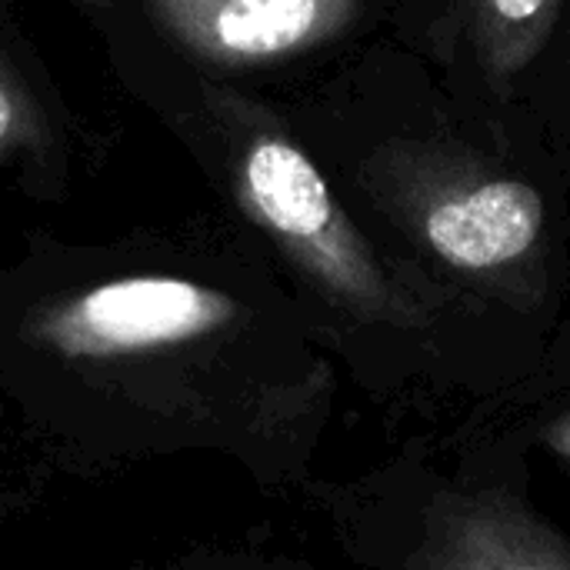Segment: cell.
<instances>
[{
  "instance_id": "cell-1",
  "label": "cell",
  "mask_w": 570,
  "mask_h": 570,
  "mask_svg": "<svg viewBox=\"0 0 570 570\" xmlns=\"http://www.w3.org/2000/svg\"><path fill=\"white\" fill-rule=\"evenodd\" d=\"M200 94L207 130L244 217L341 311L364 321H411L417 304L287 120L217 80Z\"/></svg>"
},
{
  "instance_id": "cell-2",
  "label": "cell",
  "mask_w": 570,
  "mask_h": 570,
  "mask_svg": "<svg viewBox=\"0 0 570 570\" xmlns=\"http://www.w3.org/2000/svg\"><path fill=\"white\" fill-rule=\"evenodd\" d=\"M570 0H394V40L454 94L514 107L548 77Z\"/></svg>"
},
{
  "instance_id": "cell-3",
  "label": "cell",
  "mask_w": 570,
  "mask_h": 570,
  "mask_svg": "<svg viewBox=\"0 0 570 570\" xmlns=\"http://www.w3.org/2000/svg\"><path fill=\"white\" fill-rule=\"evenodd\" d=\"M240 317L230 294L174 274L94 284L40 311L37 337L60 357L130 361L177 344H200Z\"/></svg>"
},
{
  "instance_id": "cell-4",
  "label": "cell",
  "mask_w": 570,
  "mask_h": 570,
  "mask_svg": "<svg viewBox=\"0 0 570 570\" xmlns=\"http://www.w3.org/2000/svg\"><path fill=\"white\" fill-rule=\"evenodd\" d=\"M157 30L207 67H264L354 37L381 0H144Z\"/></svg>"
},
{
  "instance_id": "cell-5",
  "label": "cell",
  "mask_w": 570,
  "mask_h": 570,
  "mask_svg": "<svg viewBox=\"0 0 570 570\" xmlns=\"http://www.w3.org/2000/svg\"><path fill=\"white\" fill-rule=\"evenodd\" d=\"M63 154L67 127L53 83L0 0V170L20 164L53 174Z\"/></svg>"
},
{
  "instance_id": "cell-6",
  "label": "cell",
  "mask_w": 570,
  "mask_h": 570,
  "mask_svg": "<svg viewBox=\"0 0 570 570\" xmlns=\"http://www.w3.org/2000/svg\"><path fill=\"white\" fill-rule=\"evenodd\" d=\"M428 570H570L534 524L494 504H458L434 521Z\"/></svg>"
},
{
  "instance_id": "cell-7",
  "label": "cell",
  "mask_w": 570,
  "mask_h": 570,
  "mask_svg": "<svg viewBox=\"0 0 570 570\" xmlns=\"http://www.w3.org/2000/svg\"><path fill=\"white\" fill-rule=\"evenodd\" d=\"M554 70H558V80H561V87H564L570 104V17L568 27H564V40H561V47H558V57H554Z\"/></svg>"
},
{
  "instance_id": "cell-8",
  "label": "cell",
  "mask_w": 570,
  "mask_h": 570,
  "mask_svg": "<svg viewBox=\"0 0 570 570\" xmlns=\"http://www.w3.org/2000/svg\"><path fill=\"white\" fill-rule=\"evenodd\" d=\"M551 444H554L558 451H564V454L570 458V421L558 424V428L551 431Z\"/></svg>"
},
{
  "instance_id": "cell-9",
  "label": "cell",
  "mask_w": 570,
  "mask_h": 570,
  "mask_svg": "<svg viewBox=\"0 0 570 570\" xmlns=\"http://www.w3.org/2000/svg\"><path fill=\"white\" fill-rule=\"evenodd\" d=\"M77 3H83L87 10H97V7H107V0H77Z\"/></svg>"
}]
</instances>
